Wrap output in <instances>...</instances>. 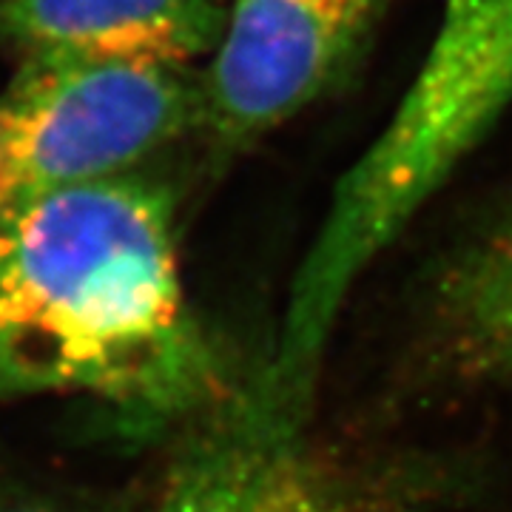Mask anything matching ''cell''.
I'll return each mask as SVG.
<instances>
[{
    "label": "cell",
    "mask_w": 512,
    "mask_h": 512,
    "mask_svg": "<svg viewBox=\"0 0 512 512\" xmlns=\"http://www.w3.org/2000/svg\"><path fill=\"white\" fill-rule=\"evenodd\" d=\"M245 382L188 308L163 185L120 174L0 208V396L202 419Z\"/></svg>",
    "instance_id": "cell-1"
},
{
    "label": "cell",
    "mask_w": 512,
    "mask_h": 512,
    "mask_svg": "<svg viewBox=\"0 0 512 512\" xmlns=\"http://www.w3.org/2000/svg\"><path fill=\"white\" fill-rule=\"evenodd\" d=\"M512 109V0H441L433 37L393 114L330 194L293 276L285 322L262 373L311 416L330 336L353 288L402 237Z\"/></svg>",
    "instance_id": "cell-2"
},
{
    "label": "cell",
    "mask_w": 512,
    "mask_h": 512,
    "mask_svg": "<svg viewBox=\"0 0 512 512\" xmlns=\"http://www.w3.org/2000/svg\"><path fill=\"white\" fill-rule=\"evenodd\" d=\"M202 120L180 63L35 52L0 94V208L128 174Z\"/></svg>",
    "instance_id": "cell-3"
},
{
    "label": "cell",
    "mask_w": 512,
    "mask_h": 512,
    "mask_svg": "<svg viewBox=\"0 0 512 512\" xmlns=\"http://www.w3.org/2000/svg\"><path fill=\"white\" fill-rule=\"evenodd\" d=\"M512 404V202L413 282L384 370L393 410Z\"/></svg>",
    "instance_id": "cell-4"
},
{
    "label": "cell",
    "mask_w": 512,
    "mask_h": 512,
    "mask_svg": "<svg viewBox=\"0 0 512 512\" xmlns=\"http://www.w3.org/2000/svg\"><path fill=\"white\" fill-rule=\"evenodd\" d=\"M387 0H234L202 83V120L237 148L311 106L348 69Z\"/></svg>",
    "instance_id": "cell-5"
},
{
    "label": "cell",
    "mask_w": 512,
    "mask_h": 512,
    "mask_svg": "<svg viewBox=\"0 0 512 512\" xmlns=\"http://www.w3.org/2000/svg\"><path fill=\"white\" fill-rule=\"evenodd\" d=\"M151 512H353L308 421L276 402L259 373L202 416Z\"/></svg>",
    "instance_id": "cell-6"
},
{
    "label": "cell",
    "mask_w": 512,
    "mask_h": 512,
    "mask_svg": "<svg viewBox=\"0 0 512 512\" xmlns=\"http://www.w3.org/2000/svg\"><path fill=\"white\" fill-rule=\"evenodd\" d=\"M220 0H0V37L29 55L180 63L214 52Z\"/></svg>",
    "instance_id": "cell-7"
},
{
    "label": "cell",
    "mask_w": 512,
    "mask_h": 512,
    "mask_svg": "<svg viewBox=\"0 0 512 512\" xmlns=\"http://www.w3.org/2000/svg\"><path fill=\"white\" fill-rule=\"evenodd\" d=\"M0 512H74L40 498H0Z\"/></svg>",
    "instance_id": "cell-8"
}]
</instances>
